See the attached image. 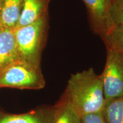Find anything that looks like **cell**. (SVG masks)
<instances>
[{"label": "cell", "instance_id": "8992f818", "mask_svg": "<svg viewBox=\"0 0 123 123\" xmlns=\"http://www.w3.org/2000/svg\"><path fill=\"white\" fill-rule=\"evenodd\" d=\"M56 106L42 107L21 114L0 111V123H53Z\"/></svg>", "mask_w": 123, "mask_h": 123}, {"label": "cell", "instance_id": "8fae6325", "mask_svg": "<svg viewBox=\"0 0 123 123\" xmlns=\"http://www.w3.org/2000/svg\"><path fill=\"white\" fill-rule=\"evenodd\" d=\"M102 112L106 123H123V96L105 103Z\"/></svg>", "mask_w": 123, "mask_h": 123}, {"label": "cell", "instance_id": "277c9868", "mask_svg": "<svg viewBox=\"0 0 123 123\" xmlns=\"http://www.w3.org/2000/svg\"><path fill=\"white\" fill-rule=\"evenodd\" d=\"M105 67L101 75L105 103L123 96V54L109 46Z\"/></svg>", "mask_w": 123, "mask_h": 123}, {"label": "cell", "instance_id": "52a82bcc", "mask_svg": "<svg viewBox=\"0 0 123 123\" xmlns=\"http://www.w3.org/2000/svg\"><path fill=\"white\" fill-rule=\"evenodd\" d=\"M18 60L14 29L0 26V72Z\"/></svg>", "mask_w": 123, "mask_h": 123}, {"label": "cell", "instance_id": "7c38bea8", "mask_svg": "<svg viewBox=\"0 0 123 123\" xmlns=\"http://www.w3.org/2000/svg\"><path fill=\"white\" fill-rule=\"evenodd\" d=\"M101 38L105 46L116 49L123 54V25H115Z\"/></svg>", "mask_w": 123, "mask_h": 123}, {"label": "cell", "instance_id": "ba28073f", "mask_svg": "<svg viewBox=\"0 0 123 123\" xmlns=\"http://www.w3.org/2000/svg\"><path fill=\"white\" fill-rule=\"evenodd\" d=\"M51 0H23L21 16L16 27L35 22L48 14Z\"/></svg>", "mask_w": 123, "mask_h": 123}, {"label": "cell", "instance_id": "6da1fadb", "mask_svg": "<svg viewBox=\"0 0 123 123\" xmlns=\"http://www.w3.org/2000/svg\"><path fill=\"white\" fill-rule=\"evenodd\" d=\"M64 95L81 116L102 112L105 105L101 75L93 68L71 75Z\"/></svg>", "mask_w": 123, "mask_h": 123}, {"label": "cell", "instance_id": "9a60e30c", "mask_svg": "<svg viewBox=\"0 0 123 123\" xmlns=\"http://www.w3.org/2000/svg\"><path fill=\"white\" fill-rule=\"evenodd\" d=\"M3 1H4V0H0V14H1V10H2V7Z\"/></svg>", "mask_w": 123, "mask_h": 123}, {"label": "cell", "instance_id": "3957f363", "mask_svg": "<svg viewBox=\"0 0 123 123\" xmlns=\"http://www.w3.org/2000/svg\"><path fill=\"white\" fill-rule=\"evenodd\" d=\"M45 83L41 68L20 60L0 72V88L40 90L44 88Z\"/></svg>", "mask_w": 123, "mask_h": 123}, {"label": "cell", "instance_id": "7a4b0ae2", "mask_svg": "<svg viewBox=\"0 0 123 123\" xmlns=\"http://www.w3.org/2000/svg\"><path fill=\"white\" fill-rule=\"evenodd\" d=\"M48 29L49 14L35 22L14 29L20 61L41 68V57Z\"/></svg>", "mask_w": 123, "mask_h": 123}, {"label": "cell", "instance_id": "5b68a950", "mask_svg": "<svg viewBox=\"0 0 123 123\" xmlns=\"http://www.w3.org/2000/svg\"><path fill=\"white\" fill-rule=\"evenodd\" d=\"M88 11L89 21L95 33L100 37L115 26L111 16L113 0H82Z\"/></svg>", "mask_w": 123, "mask_h": 123}, {"label": "cell", "instance_id": "5bb4252c", "mask_svg": "<svg viewBox=\"0 0 123 123\" xmlns=\"http://www.w3.org/2000/svg\"><path fill=\"white\" fill-rule=\"evenodd\" d=\"M81 123H106L102 112L88 113L81 116Z\"/></svg>", "mask_w": 123, "mask_h": 123}, {"label": "cell", "instance_id": "4fadbf2b", "mask_svg": "<svg viewBox=\"0 0 123 123\" xmlns=\"http://www.w3.org/2000/svg\"><path fill=\"white\" fill-rule=\"evenodd\" d=\"M111 16L115 25H123V0H113Z\"/></svg>", "mask_w": 123, "mask_h": 123}, {"label": "cell", "instance_id": "30bf717a", "mask_svg": "<svg viewBox=\"0 0 123 123\" xmlns=\"http://www.w3.org/2000/svg\"><path fill=\"white\" fill-rule=\"evenodd\" d=\"M55 106L56 111L53 123H81V116L64 94Z\"/></svg>", "mask_w": 123, "mask_h": 123}, {"label": "cell", "instance_id": "9c48e42d", "mask_svg": "<svg viewBox=\"0 0 123 123\" xmlns=\"http://www.w3.org/2000/svg\"><path fill=\"white\" fill-rule=\"evenodd\" d=\"M23 0H4L0 14V26L14 29L22 9Z\"/></svg>", "mask_w": 123, "mask_h": 123}]
</instances>
